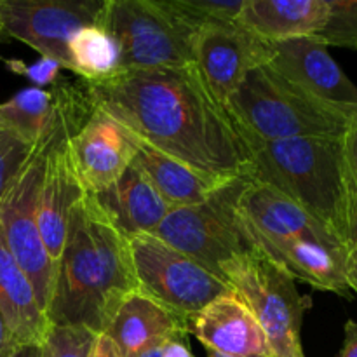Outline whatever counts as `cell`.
Wrapping results in <instances>:
<instances>
[{"label": "cell", "mask_w": 357, "mask_h": 357, "mask_svg": "<svg viewBox=\"0 0 357 357\" xmlns=\"http://www.w3.org/2000/svg\"><path fill=\"white\" fill-rule=\"evenodd\" d=\"M87 89L96 107L142 142L206 180L227 183L246 174V139L195 65L119 72Z\"/></svg>", "instance_id": "1"}, {"label": "cell", "mask_w": 357, "mask_h": 357, "mask_svg": "<svg viewBox=\"0 0 357 357\" xmlns=\"http://www.w3.org/2000/svg\"><path fill=\"white\" fill-rule=\"evenodd\" d=\"M138 291L129 239H126L86 192L72 209L56 267L47 321L105 333L128 296Z\"/></svg>", "instance_id": "2"}, {"label": "cell", "mask_w": 357, "mask_h": 357, "mask_svg": "<svg viewBox=\"0 0 357 357\" xmlns=\"http://www.w3.org/2000/svg\"><path fill=\"white\" fill-rule=\"evenodd\" d=\"M342 138H295L251 145L244 176L291 199L344 244L352 180Z\"/></svg>", "instance_id": "3"}, {"label": "cell", "mask_w": 357, "mask_h": 357, "mask_svg": "<svg viewBox=\"0 0 357 357\" xmlns=\"http://www.w3.org/2000/svg\"><path fill=\"white\" fill-rule=\"evenodd\" d=\"M227 110L246 139L257 143L295 138H342L352 124L268 65L251 70L230 96Z\"/></svg>", "instance_id": "4"}, {"label": "cell", "mask_w": 357, "mask_h": 357, "mask_svg": "<svg viewBox=\"0 0 357 357\" xmlns=\"http://www.w3.org/2000/svg\"><path fill=\"white\" fill-rule=\"evenodd\" d=\"M246 178L220 185L204 202L173 208L153 236L227 281L223 271L258 250L241 222L239 195Z\"/></svg>", "instance_id": "5"}, {"label": "cell", "mask_w": 357, "mask_h": 357, "mask_svg": "<svg viewBox=\"0 0 357 357\" xmlns=\"http://www.w3.org/2000/svg\"><path fill=\"white\" fill-rule=\"evenodd\" d=\"M100 24L117 44L119 72L195 65L197 31L164 0H107Z\"/></svg>", "instance_id": "6"}, {"label": "cell", "mask_w": 357, "mask_h": 357, "mask_svg": "<svg viewBox=\"0 0 357 357\" xmlns=\"http://www.w3.org/2000/svg\"><path fill=\"white\" fill-rule=\"evenodd\" d=\"M223 275L257 317L274 357H305L300 333L312 298L300 295L288 271L255 250L232 261Z\"/></svg>", "instance_id": "7"}, {"label": "cell", "mask_w": 357, "mask_h": 357, "mask_svg": "<svg viewBox=\"0 0 357 357\" xmlns=\"http://www.w3.org/2000/svg\"><path fill=\"white\" fill-rule=\"evenodd\" d=\"M138 291L190 324L209 302L232 293V286L174 250L153 234L129 241Z\"/></svg>", "instance_id": "8"}, {"label": "cell", "mask_w": 357, "mask_h": 357, "mask_svg": "<svg viewBox=\"0 0 357 357\" xmlns=\"http://www.w3.org/2000/svg\"><path fill=\"white\" fill-rule=\"evenodd\" d=\"M107 0H0V35L16 38L70 70L68 44L101 21Z\"/></svg>", "instance_id": "9"}, {"label": "cell", "mask_w": 357, "mask_h": 357, "mask_svg": "<svg viewBox=\"0 0 357 357\" xmlns=\"http://www.w3.org/2000/svg\"><path fill=\"white\" fill-rule=\"evenodd\" d=\"M194 58L213 96L227 107L248 73L268 65L272 42L264 40L239 23L206 24L195 33Z\"/></svg>", "instance_id": "10"}, {"label": "cell", "mask_w": 357, "mask_h": 357, "mask_svg": "<svg viewBox=\"0 0 357 357\" xmlns=\"http://www.w3.org/2000/svg\"><path fill=\"white\" fill-rule=\"evenodd\" d=\"M272 70L321 103L357 122V87L317 37L272 42Z\"/></svg>", "instance_id": "11"}, {"label": "cell", "mask_w": 357, "mask_h": 357, "mask_svg": "<svg viewBox=\"0 0 357 357\" xmlns=\"http://www.w3.org/2000/svg\"><path fill=\"white\" fill-rule=\"evenodd\" d=\"M139 138L108 112L94 105L93 114L70 136L75 167L86 192L110 187L135 160Z\"/></svg>", "instance_id": "12"}, {"label": "cell", "mask_w": 357, "mask_h": 357, "mask_svg": "<svg viewBox=\"0 0 357 357\" xmlns=\"http://www.w3.org/2000/svg\"><path fill=\"white\" fill-rule=\"evenodd\" d=\"M82 124L84 122L70 124L52 146L38 199V230L54 267V274L68 232L72 209L86 194L70 149V136L75 135Z\"/></svg>", "instance_id": "13"}, {"label": "cell", "mask_w": 357, "mask_h": 357, "mask_svg": "<svg viewBox=\"0 0 357 357\" xmlns=\"http://www.w3.org/2000/svg\"><path fill=\"white\" fill-rule=\"evenodd\" d=\"M246 178V176H244ZM241 222L244 229L265 237H284L323 246L344 257V244L316 218L281 192L246 178L239 195Z\"/></svg>", "instance_id": "14"}, {"label": "cell", "mask_w": 357, "mask_h": 357, "mask_svg": "<svg viewBox=\"0 0 357 357\" xmlns=\"http://www.w3.org/2000/svg\"><path fill=\"white\" fill-rule=\"evenodd\" d=\"M188 333L208 351L227 357H274L257 317L236 291L218 296L192 317Z\"/></svg>", "instance_id": "15"}, {"label": "cell", "mask_w": 357, "mask_h": 357, "mask_svg": "<svg viewBox=\"0 0 357 357\" xmlns=\"http://www.w3.org/2000/svg\"><path fill=\"white\" fill-rule=\"evenodd\" d=\"M108 222L126 237L153 234L171 208L135 162L117 181L93 194Z\"/></svg>", "instance_id": "16"}, {"label": "cell", "mask_w": 357, "mask_h": 357, "mask_svg": "<svg viewBox=\"0 0 357 357\" xmlns=\"http://www.w3.org/2000/svg\"><path fill=\"white\" fill-rule=\"evenodd\" d=\"M122 357H142L169 340L188 335V324L135 291L119 307L117 314L105 330Z\"/></svg>", "instance_id": "17"}, {"label": "cell", "mask_w": 357, "mask_h": 357, "mask_svg": "<svg viewBox=\"0 0 357 357\" xmlns=\"http://www.w3.org/2000/svg\"><path fill=\"white\" fill-rule=\"evenodd\" d=\"M330 14L328 0H244L237 23L267 42L317 35Z\"/></svg>", "instance_id": "18"}, {"label": "cell", "mask_w": 357, "mask_h": 357, "mask_svg": "<svg viewBox=\"0 0 357 357\" xmlns=\"http://www.w3.org/2000/svg\"><path fill=\"white\" fill-rule=\"evenodd\" d=\"M0 314L13 344H42L51 328L33 284L0 236Z\"/></svg>", "instance_id": "19"}, {"label": "cell", "mask_w": 357, "mask_h": 357, "mask_svg": "<svg viewBox=\"0 0 357 357\" xmlns=\"http://www.w3.org/2000/svg\"><path fill=\"white\" fill-rule=\"evenodd\" d=\"M132 162L143 171L171 209L201 204L220 185H223L206 180L180 160L159 152L142 139Z\"/></svg>", "instance_id": "20"}, {"label": "cell", "mask_w": 357, "mask_h": 357, "mask_svg": "<svg viewBox=\"0 0 357 357\" xmlns=\"http://www.w3.org/2000/svg\"><path fill=\"white\" fill-rule=\"evenodd\" d=\"M70 72L86 82H98L119 72V49L100 23L77 31L68 44Z\"/></svg>", "instance_id": "21"}, {"label": "cell", "mask_w": 357, "mask_h": 357, "mask_svg": "<svg viewBox=\"0 0 357 357\" xmlns=\"http://www.w3.org/2000/svg\"><path fill=\"white\" fill-rule=\"evenodd\" d=\"M58 105V91L26 87L0 103V121L20 132L24 139L35 143L51 121Z\"/></svg>", "instance_id": "22"}, {"label": "cell", "mask_w": 357, "mask_h": 357, "mask_svg": "<svg viewBox=\"0 0 357 357\" xmlns=\"http://www.w3.org/2000/svg\"><path fill=\"white\" fill-rule=\"evenodd\" d=\"M195 31L206 24L237 23L244 0H164Z\"/></svg>", "instance_id": "23"}, {"label": "cell", "mask_w": 357, "mask_h": 357, "mask_svg": "<svg viewBox=\"0 0 357 357\" xmlns=\"http://www.w3.org/2000/svg\"><path fill=\"white\" fill-rule=\"evenodd\" d=\"M328 7L326 24L314 37L328 47L357 49V0H328Z\"/></svg>", "instance_id": "24"}, {"label": "cell", "mask_w": 357, "mask_h": 357, "mask_svg": "<svg viewBox=\"0 0 357 357\" xmlns=\"http://www.w3.org/2000/svg\"><path fill=\"white\" fill-rule=\"evenodd\" d=\"M96 337L82 326L51 324L40 344V357H89Z\"/></svg>", "instance_id": "25"}, {"label": "cell", "mask_w": 357, "mask_h": 357, "mask_svg": "<svg viewBox=\"0 0 357 357\" xmlns=\"http://www.w3.org/2000/svg\"><path fill=\"white\" fill-rule=\"evenodd\" d=\"M33 145L35 143L24 139L20 132L0 121V201L30 157Z\"/></svg>", "instance_id": "26"}, {"label": "cell", "mask_w": 357, "mask_h": 357, "mask_svg": "<svg viewBox=\"0 0 357 357\" xmlns=\"http://www.w3.org/2000/svg\"><path fill=\"white\" fill-rule=\"evenodd\" d=\"M3 63H6L9 72L24 77V79L33 84V87H38V89L56 86V82L61 79L59 72L65 70L61 63L51 58H44V56L33 63H24L21 59H6Z\"/></svg>", "instance_id": "27"}, {"label": "cell", "mask_w": 357, "mask_h": 357, "mask_svg": "<svg viewBox=\"0 0 357 357\" xmlns=\"http://www.w3.org/2000/svg\"><path fill=\"white\" fill-rule=\"evenodd\" d=\"M344 272L347 284L357 295V192L352 185L349 202V227L344 241Z\"/></svg>", "instance_id": "28"}, {"label": "cell", "mask_w": 357, "mask_h": 357, "mask_svg": "<svg viewBox=\"0 0 357 357\" xmlns=\"http://www.w3.org/2000/svg\"><path fill=\"white\" fill-rule=\"evenodd\" d=\"M344 152H345V160H347L349 173H351L352 185H354L357 192V122H352L349 126V129L345 131L344 138Z\"/></svg>", "instance_id": "29"}, {"label": "cell", "mask_w": 357, "mask_h": 357, "mask_svg": "<svg viewBox=\"0 0 357 357\" xmlns=\"http://www.w3.org/2000/svg\"><path fill=\"white\" fill-rule=\"evenodd\" d=\"M344 345L338 357H357V323L349 319L344 328Z\"/></svg>", "instance_id": "30"}, {"label": "cell", "mask_w": 357, "mask_h": 357, "mask_svg": "<svg viewBox=\"0 0 357 357\" xmlns=\"http://www.w3.org/2000/svg\"><path fill=\"white\" fill-rule=\"evenodd\" d=\"M89 357H122V354L107 335L100 333L96 337L93 349H91Z\"/></svg>", "instance_id": "31"}, {"label": "cell", "mask_w": 357, "mask_h": 357, "mask_svg": "<svg viewBox=\"0 0 357 357\" xmlns=\"http://www.w3.org/2000/svg\"><path fill=\"white\" fill-rule=\"evenodd\" d=\"M0 357H40V344H10Z\"/></svg>", "instance_id": "32"}, {"label": "cell", "mask_w": 357, "mask_h": 357, "mask_svg": "<svg viewBox=\"0 0 357 357\" xmlns=\"http://www.w3.org/2000/svg\"><path fill=\"white\" fill-rule=\"evenodd\" d=\"M162 357H195L187 344V337L174 338L164 344Z\"/></svg>", "instance_id": "33"}, {"label": "cell", "mask_w": 357, "mask_h": 357, "mask_svg": "<svg viewBox=\"0 0 357 357\" xmlns=\"http://www.w3.org/2000/svg\"><path fill=\"white\" fill-rule=\"evenodd\" d=\"M10 344H13V342H10V335H9V331H7L6 321H3L2 314H0V354H2V352L6 351Z\"/></svg>", "instance_id": "34"}, {"label": "cell", "mask_w": 357, "mask_h": 357, "mask_svg": "<svg viewBox=\"0 0 357 357\" xmlns=\"http://www.w3.org/2000/svg\"><path fill=\"white\" fill-rule=\"evenodd\" d=\"M162 347H164V345H162ZM162 347L153 349V351L146 352V354H143L142 357H162Z\"/></svg>", "instance_id": "35"}, {"label": "cell", "mask_w": 357, "mask_h": 357, "mask_svg": "<svg viewBox=\"0 0 357 357\" xmlns=\"http://www.w3.org/2000/svg\"><path fill=\"white\" fill-rule=\"evenodd\" d=\"M208 357H227V356L218 354V352H211V351H208Z\"/></svg>", "instance_id": "36"}]
</instances>
